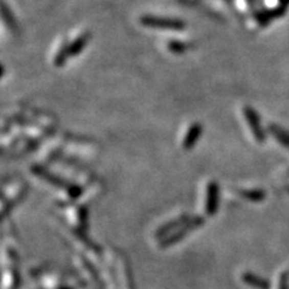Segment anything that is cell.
I'll return each mask as SVG.
<instances>
[{"label":"cell","mask_w":289,"mask_h":289,"mask_svg":"<svg viewBox=\"0 0 289 289\" xmlns=\"http://www.w3.org/2000/svg\"><path fill=\"white\" fill-rule=\"evenodd\" d=\"M140 22L142 26L148 28H159L168 30H183L186 28V23L177 18H169V17H159L146 15L141 16Z\"/></svg>","instance_id":"cell-1"},{"label":"cell","mask_w":289,"mask_h":289,"mask_svg":"<svg viewBox=\"0 0 289 289\" xmlns=\"http://www.w3.org/2000/svg\"><path fill=\"white\" fill-rule=\"evenodd\" d=\"M217 198H218V189L215 182H211L207 189V204L206 211L209 215H213L217 207Z\"/></svg>","instance_id":"cell-2"},{"label":"cell","mask_w":289,"mask_h":289,"mask_svg":"<svg viewBox=\"0 0 289 289\" xmlns=\"http://www.w3.org/2000/svg\"><path fill=\"white\" fill-rule=\"evenodd\" d=\"M91 39V34L90 33H84L82 35L77 37L75 41H73L71 43H69V54L70 57L73 56H76V54H79L82 52V50L84 49V46L87 45L88 41H90Z\"/></svg>","instance_id":"cell-3"},{"label":"cell","mask_w":289,"mask_h":289,"mask_svg":"<svg viewBox=\"0 0 289 289\" xmlns=\"http://www.w3.org/2000/svg\"><path fill=\"white\" fill-rule=\"evenodd\" d=\"M200 131H202V127H200V124L198 123L193 124V127L189 129L188 132H187V137L185 139V141H183V147L187 149L192 148L193 146H194L195 141L198 140Z\"/></svg>","instance_id":"cell-4"},{"label":"cell","mask_w":289,"mask_h":289,"mask_svg":"<svg viewBox=\"0 0 289 289\" xmlns=\"http://www.w3.org/2000/svg\"><path fill=\"white\" fill-rule=\"evenodd\" d=\"M2 16H3V18H4L6 25L10 27V29H11L12 32H16L17 30L16 19H15V17H13L12 12L10 11V9L6 6L4 0L2 2Z\"/></svg>","instance_id":"cell-5"},{"label":"cell","mask_w":289,"mask_h":289,"mask_svg":"<svg viewBox=\"0 0 289 289\" xmlns=\"http://www.w3.org/2000/svg\"><path fill=\"white\" fill-rule=\"evenodd\" d=\"M69 57H70V54H69V45H64L62 49H60L59 52L57 53L56 59H54V65L62 66L63 64L66 62V59Z\"/></svg>","instance_id":"cell-6"},{"label":"cell","mask_w":289,"mask_h":289,"mask_svg":"<svg viewBox=\"0 0 289 289\" xmlns=\"http://www.w3.org/2000/svg\"><path fill=\"white\" fill-rule=\"evenodd\" d=\"M168 47H169V50L173 53H183V52H186L187 49H188V46H187L186 43L180 42V41H170Z\"/></svg>","instance_id":"cell-7"}]
</instances>
